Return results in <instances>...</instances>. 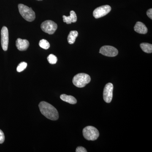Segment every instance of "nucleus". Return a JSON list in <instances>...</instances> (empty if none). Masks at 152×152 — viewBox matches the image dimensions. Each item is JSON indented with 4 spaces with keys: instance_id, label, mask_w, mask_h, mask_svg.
Wrapping results in <instances>:
<instances>
[{
    "instance_id": "8",
    "label": "nucleus",
    "mask_w": 152,
    "mask_h": 152,
    "mask_svg": "<svg viewBox=\"0 0 152 152\" xmlns=\"http://www.w3.org/2000/svg\"><path fill=\"white\" fill-rule=\"evenodd\" d=\"M113 85L111 83H108L106 85L104 88L103 98L106 103H110L111 102L113 96Z\"/></svg>"
},
{
    "instance_id": "22",
    "label": "nucleus",
    "mask_w": 152,
    "mask_h": 152,
    "mask_svg": "<svg viewBox=\"0 0 152 152\" xmlns=\"http://www.w3.org/2000/svg\"><path fill=\"white\" fill-rule=\"evenodd\" d=\"M37 1H42V0H37Z\"/></svg>"
},
{
    "instance_id": "4",
    "label": "nucleus",
    "mask_w": 152,
    "mask_h": 152,
    "mask_svg": "<svg viewBox=\"0 0 152 152\" xmlns=\"http://www.w3.org/2000/svg\"><path fill=\"white\" fill-rule=\"evenodd\" d=\"M83 133L85 138L88 140H96L99 136L97 129L92 126L86 127L83 129Z\"/></svg>"
},
{
    "instance_id": "10",
    "label": "nucleus",
    "mask_w": 152,
    "mask_h": 152,
    "mask_svg": "<svg viewBox=\"0 0 152 152\" xmlns=\"http://www.w3.org/2000/svg\"><path fill=\"white\" fill-rule=\"evenodd\" d=\"M16 46L19 50L23 51L27 50L29 46V42L27 40L18 38L16 41Z\"/></svg>"
},
{
    "instance_id": "20",
    "label": "nucleus",
    "mask_w": 152,
    "mask_h": 152,
    "mask_svg": "<svg viewBox=\"0 0 152 152\" xmlns=\"http://www.w3.org/2000/svg\"><path fill=\"white\" fill-rule=\"evenodd\" d=\"M76 152H87V151L84 147H78L76 150Z\"/></svg>"
},
{
    "instance_id": "17",
    "label": "nucleus",
    "mask_w": 152,
    "mask_h": 152,
    "mask_svg": "<svg viewBox=\"0 0 152 152\" xmlns=\"http://www.w3.org/2000/svg\"><path fill=\"white\" fill-rule=\"evenodd\" d=\"M27 66V64L25 62H22L20 63L17 67V72H23L26 69Z\"/></svg>"
},
{
    "instance_id": "1",
    "label": "nucleus",
    "mask_w": 152,
    "mask_h": 152,
    "mask_svg": "<svg viewBox=\"0 0 152 152\" xmlns=\"http://www.w3.org/2000/svg\"><path fill=\"white\" fill-rule=\"evenodd\" d=\"M39 107L41 113L47 118L52 121H56L58 119V111L50 104L45 102H42L39 104Z\"/></svg>"
},
{
    "instance_id": "16",
    "label": "nucleus",
    "mask_w": 152,
    "mask_h": 152,
    "mask_svg": "<svg viewBox=\"0 0 152 152\" xmlns=\"http://www.w3.org/2000/svg\"><path fill=\"white\" fill-rule=\"evenodd\" d=\"M39 45L41 48L45 49V50H48L50 47V44L49 42L44 39L40 41L39 42Z\"/></svg>"
},
{
    "instance_id": "19",
    "label": "nucleus",
    "mask_w": 152,
    "mask_h": 152,
    "mask_svg": "<svg viewBox=\"0 0 152 152\" xmlns=\"http://www.w3.org/2000/svg\"><path fill=\"white\" fill-rule=\"evenodd\" d=\"M5 136L2 131L0 129V144H2L4 142Z\"/></svg>"
},
{
    "instance_id": "9",
    "label": "nucleus",
    "mask_w": 152,
    "mask_h": 152,
    "mask_svg": "<svg viewBox=\"0 0 152 152\" xmlns=\"http://www.w3.org/2000/svg\"><path fill=\"white\" fill-rule=\"evenodd\" d=\"M1 43L3 50L7 51L8 48L9 31L6 26L3 27L1 31Z\"/></svg>"
},
{
    "instance_id": "13",
    "label": "nucleus",
    "mask_w": 152,
    "mask_h": 152,
    "mask_svg": "<svg viewBox=\"0 0 152 152\" xmlns=\"http://www.w3.org/2000/svg\"><path fill=\"white\" fill-rule=\"evenodd\" d=\"M61 99L63 101L67 102L68 103L75 104L77 103V99L72 96H69L66 94H62L60 96Z\"/></svg>"
},
{
    "instance_id": "12",
    "label": "nucleus",
    "mask_w": 152,
    "mask_h": 152,
    "mask_svg": "<svg viewBox=\"0 0 152 152\" xmlns=\"http://www.w3.org/2000/svg\"><path fill=\"white\" fill-rule=\"evenodd\" d=\"M70 14L69 16L67 17L65 15L63 16V21L67 24H70L72 23H76L77 21V15L74 11H71Z\"/></svg>"
},
{
    "instance_id": "11",
    "label": "nucleus",
    "mask_w": 152,
    "mask_h": 152,
    "mask_svg": "<svg viewBox=\"0 0 152 152\" xmlns=\"http://www.w3.org/2000/svg\"><path fill=\"white\" fill-rule=\"evenodd\" d=\"M134 30L136 32L142 34H147L148 31L145 25L140 22H137L136 23L134 27Z\"/></svg>"
},
{
    "instance_id": "21",
    "label": "nucleus",
    "mask_w": 152,
    "mask_h": 152,
    "mask_svg": "<svg viewBox=\"0 0 152 152\" xmlns=\"http://www.w3.org/2000/svg\"><path fill=\"white\" fill-rule=\"evenodd\" d=\"M147 15L151 19H152V9H150L147 12Z\"/></svg>"
},
{
    "instance_id": "18",
    "label": "nucleus",
    "mask_w": 152,
    "mask_h": 152,
    "mask_svg": "<svg viewBox=\"0 0 152 152\" xmlns=\"http://www.w3.org/2000/svg\"><path fill=\"white\" fill-rule=\"evenodd\" d=\"M47 59H48L49 63L51 64H55L57 63V61H58L57 57L53 54L49 55Z\"/></svg>"
},
{
    "instance_id": "7",
    "label": "nucleus",
    "mask_w": 152,
    "mask_h": 152,
    "mask_svg": "<svg viewBox=\"0 0 152 152\" xmlns=\"http://www.w3.org/2000/svg\"><path fill=\"white\" fill-rule=\"evenodd\" d=\"M100 53L107 57H115L118 53V50L115 47L111 46H104L101 48Z\"/></svg>"
},
{
    "instance_id": "15",
    "label": "nucleus",
    "mask_w": 152,
    "mask_h": 152,
    "mask_svg": "<svg viewBox=\"0 0 152 152\" xmlns=\"http://www.w3.org/2000/svg\"><path fill=\"white\" fill-rule=\"evenodd\" d=\"M143 51L147 53H151L152 52V45L151 44L143 43L140 45Z\"/></svg>"
},
{
    "instance_id": "14",
    "label": "nucleus",
    "mask_w": 152,
    "mask_h": 152,
    "mask_svg": "<svg viewBox=\"0 0 152 152\" xmlns=\"http://www.w3.org/2000/svg\"><path fill=\"white\" fill-rule=\"evenodd\" d=\"M78 36V33L77 31H71L68 35L67 39L68 43L70 45L73 44L75 42L76 38Z\"/></svg>"
},
{
    "instance_id": "5",
    "label": "nucleus",
    "mask_w": 152,
    "mask_h": 152,
    "mask_svg": "<svg viewBox=\"0 0 152 152\" xmlns=\"http://www.w3.org/2000/svg\"><path fill=\"white\" fill-rule=\"evenodd\" d=\"M41 28L44 32L51 35L55 32L58 28V26L53 21L46 20L42 23Z\"/></svg>"
},
{
    "instance_id": "2",
    "label": "nucleus",
    "mask_w": 152,
    "mask_h": 152,
    "mask_svg": "<svg viewBox=\"0 0 152 152\" xmlns=\"http://www.w3.org/2000/svg\"><path fill=\"white\" fill-rule=\"evenodd\" d=\"M18 9L22 16L27 21L32 22L35 19V13L31 8L23 4H19Z\"/></svg>"
},
{
    "instance_id": "3",
    "label": "nucleus",
    "mask_w": 152,
    "mask_h": 152,
    "mask_svg": "<svg viewBox=\"0 0 152 152\" xmlns=\"http://www.w3.org/2000/svg\"><path fill=\"white\" fill-rule=\"evenodd\" d=\"M90 76L88 74L80 73L76 75L72 80L73 84L78 88H83L91 82Z\"/></svg>"
},
{
    "instance_id": "6",
    "label": "nucleus",
    "mask_w": 152,
    "mask_h": 152,
    "mask_svg": "<svg viewBox=\"0 0 152 152\" xmlns=\"http://www.w3.org/2000/svg\"><path fill=\"white\" fill-rule=\"evenodd\" d=\"M111 10L110 6L108 5L102 6L95 9L93 12V16L95 18H99L107 15Z\"/></svg>"
}]
</instances>
